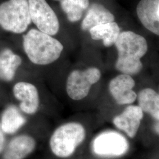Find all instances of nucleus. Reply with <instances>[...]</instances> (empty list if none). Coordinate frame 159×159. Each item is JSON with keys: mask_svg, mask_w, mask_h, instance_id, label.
Masks as SVG:
<instances>
[{"mask_svg": "<svg viewBox=\"0 0 159 159\" xmlns=\"http://www.w3.org/2000/svg\"><path fill=\"white\" fill-rule=\"evenodd\" d=\"M114 44L118 51L116 68L129 75L138 74L143 68L140 58L148 51L146 39L132 31H124L120 33Z\"/></svg>", "mask_w": 159, "mask_h": 159, "instance_id": "obj_1", "label": "nucleus"}, {"mask_svg": "<svg viewBox=\"0 0 159 159\" xmlns=\"http://www.w3.org/2000/svg\"><path fill=\"white\" fill-rule=\"evenodd\" d=\"M23 47L29 60L39 66L57 61L64 49L58 40L38 29H31L23 36Z\"/></svg>", "mask_w": 159, "mask_h": 159, "instance_id": "obj_2", "label": "nucleus"}, {"mask_svg": "<svg viewBox=\"0 0 159 159\" xmlns=\"http://www.w3.org/2000/svg\"><path fill=\"white\" fill-rule=\"evenodd\" d=\"M86 131L81 123L71 121L58 126L51 134L49 148L57 158L67 159L72 156L85 140Z\"/></svg>", "mask_w": 159, "mask_h": 159, "instance_id": "obj_3", "label": "nucleus"}, {"mask_svg": "<svg viewBox=\"0 0 159 159\" xmlns=\"http://www.w3.org/2000/svg\"><path fill=\"white\" fill-rule=\"evenodd\" d=\"M31 22L29 0H9L0 4V26L6 31L23 33Z\"/></svg>", "mask_w": 159, "mask_h": 159, "instance_id": "obj_4", "label": "nucleus"}, {"mask_svg": "<svg viewBox=\"0 0 159 159\" xmlns=\"http://www.w3.org/2000/svg\"><path fill=\"white\" fill-rule=\"evenodd\" d=\"M101 77V72L96 67L84 71L74 70L69 74L66 82V92L68 97L75 101L81 100L87 96L91 86Z\"/></svg>", "mask_w": 159, "mask_h": 159, "instance_id": "obj_5", "label": "nucleus"}, {"mask_svg": "<svg viewBox=\"0 0 159 159\" xmlns=\"http://www.w3.org/2000/svg\"><path fill=\"white\" fill-rule=\"evenodd\" d=\"M129 144L125 137L113 131H104L92 143L93 153L102 157H118L125 154Z\"/></svg>", "mask_w": 159, "mask_h": 159, "instance_id": "obj_6", "label": "nucleus"}, {"mask_svg": "<svg viewBox=\"0 0 159 159\" xmlns=\"http://www.w3.org/2000/svg\"><path fill=\"white\" fill-rule=\"evenodd\" d=\"M31 21L37 29L46 34L54 35L60 29L57 15L46 0H29Z\"/></svg>", "mask_w": 159, "mask_h": 159, "instance_id": "obj_7", "label": "nucleus"}, {"mask_svg": "<svg viewBox=\"0 0 159 159\" xmlns=\"http://www.w3.org/2000/svg\"><path fill=\"white\" fill-rule=\"evenodd\" d=\"M13 94L20 102V108L28 115L36 113L40 107V96L37 87L28 82H18L13 87Z\"/></svg>", "mask_w": 159, "mask_h": 159, "instance_id": "obj_8", "label": "nucleus"}, {"mask_svg": "<svg viewBox=\"0 0 159 159\" xmlns=\"http://www.w3.org/2000/svg\"><path fill=\"white\" fill-rule=\"evenodd\" d=\"M134 85L135 82L130 75L120 74L110 81L109 91L117 104H131L137 98L136 93L132 90Z\"/></svg>", "mask_w": 159, "mask_h": 159, "instance_id": "obj_9", "label": "nucleus"}, {"mask_svg": "<svg viewBox=\"0 0 159 159\" xmlns=\"http://www.w3.org/2000/svg\"><path fill=\"white\" fill-rule=\"evenodd\" d=\"M37 142L29 134L14 137L8 143L2 156V159H25L34 152Z\"/></svg>", "mask_w": 159, "mask_h": 159, "instance_id": "obj_10", "label": "nucleus"}, {"mask_svg": "<svg viewBox=\"0 0 159 159\" xmlns=\"http://www.w3.org/2000/svg\"><path fill=\"white\" fill-rule=\"evenodd\" d=\"M143 116V110L139 106H130L121 114L116 116L113 122L116 127L132 138L136 134Z\"/></svg>", "mask_w": 159, "mask_h": 159, "instance_id": "obj_11", "label": "nucleus"}, {"mask_svg": "<svg viewBox=\"0 0 159 159\" xmlns=\"http://www.w3.org/2000/svg\"><path fill=\"white\" fill-rule=\"evenodd\" d=\"M137 14L146 29L159 35V0H141L137 7Z\"/></svg>", "mask_w": 159, "mask_h": 159, "instance_id": "obj_12", "label": "nucleus"}, {"mask_svg": "<svg viewBox=\"0 0 159 159\" xmlns=\"http://www.w3.org/2000/svg\"><path fill=\"white\" fill-rule=\"evenodd\" d=\"M114 21V16L108 9L100 4H93L83 19L81 28L83 31H87L94 26Z\"/></svg>", "mask_w": 159, "mask_h": 159, "instance_id": "obj_13", "label": "nucleus"}, {"mask_svg": "<svg viewBox=\"0 0 159 159\" xmlns=\"http://www.w3.org/2000/svg\"><path fill=\"white\" fill-rule=\"evenodd\" d=\"M22 63V59L10 49L0 52V79L10 81L14 79L18 68Z\"/></svg>", "mask_w": 159, "mask_h": 159, "instance_id": "obj_14", "label": "nucleus"}, {"mask_svg": "<svg viewBox=\"0 0 159 159\" xmlns=\"http://www.w3.org/2000/svg\"><path fill=\"white\" fill-rule=\"evenodd\" d=\"M89 32L92 39L102 40L104 46L106 47L114 45L120 33L119 27L115 22L94 26L89 30Z\"/></svg>", "mask_w": 159, "mask_h": 159, "instance_id": "obj_15", "label": "nucleus"}, {"mask_svg": "<svg viewBox=\"0 0 159 159\" xmlns=\"http://www.w3.org/2000/svg\"><path fill=\"white\" fill-rule=\"evenodd\" d=\"M27 120L15 106L7 107L1 116V125L6 134H11L17 132L26 123Z\"/></svg>", "mask_w": 159, "mask_h": 159, "instance_id": "obj_16", "label": "nucleus"}, {"mask_svg": "<svg viewBox=\"0 0 159 159\" xmlns=\"http://www.w3.org/2000/svg\"><path fill=\"white\" fill-rule=\"evenodd\" d=\"M139 107L143 111L150 114L154 119L159 120V94L152 89H145L138 96Z\"/></svg>", "mask_w": 159, "mask_h": 159, "instance_id": "obj_17", "label": "nucleus"}, {"mask_svg": "<svg viewBox=\"0 0 159 159\" xmlns=\"http://www.w3.org/2000/svg\"><path fill=\"white\" fill-rule=\"evenodd\" d=\"M89 6V0H61V7L66 14L68 21L71 23L81 20L83 11Z\"/></svg>", "mask_w": 159, "mask_h": 159, "instance_id": "obj_18", "label": "nucleus"}, {"mask_svg": "<svg viewBox=\"0 0 159 159\" xmlns=\"http://www.w3.org/2000/svg\"><path fill=\"white\" fill-rule=\"evenodd\" d=\"M5 133L2 130L1 125L0 124V154L1 153L5 148V143H6V137Z\"/></svg>", "mask_w": 159, "mask_h": 159, "instance_id": "obj_19", "label": "nucleus"}, {"mask_svg": "<svg viewBox=\"0 0 159 159\" xmlns=\"http://www.w3.org/2000/svg\"><path fill=\"white\" fill-rule=\"evenodd\" d=\"M154 128L155 131L159 135V120H157V121L155 123Z\"/></svg>", "mask_w": 159, "mask_h": 159, "instance_id": "obj_20", "label": "nucleus"}, {"mask_svg": "<svg viewBox=\"0 0 159 159\" xmlns=\"http://www.w3.org/2000/svg\"><path fill=\"white\" fill-rule=\"evenodd\" d=\"M57 1H61V0H57Z\"/></svg>", "mask_w": 159, "mask_h": 159, "instance_id": "obj_21", "label": "nucleus"}]
</instances>
